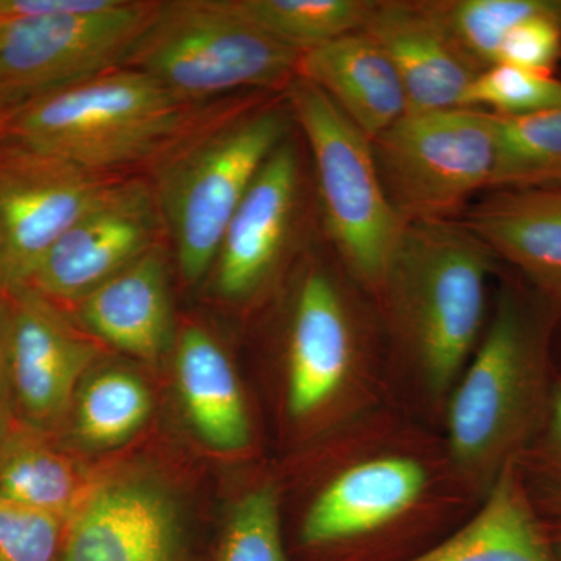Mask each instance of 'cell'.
Here are the masks:
<instances>
[{
    "mask_svg": "<svg viewBox=\"0 0 561 561\" xmlns=\"http://www.w3.org/2000/svg\"><path fill=\"white\" fill-rule=\"evenodd\" d=\"M151 394L130 371L110 368L92 376L76 405V434L92 448L106 449L130 440L149 420Z\"/></svg>",
    "mask_w": 561,
    "mask_h": 561,
    "instance_id": "cell-25",
    "label": "cell"
},
{
    "mask_svg": "<svg viewBox=\"0 0 561 561\" xmlns=\"http://www.w3.org/2000/svg\"><path fill=\"white\" fill-rule=\"evenodd\" d=\"M157 3L92 0L87 9L0 24V98L22 102L121 68Z\"/></svg>",
    "mask_w": 561,
    "mask_h": 561,
    "instance_id": "cell-8",
    "label": "cell"
},
{
    "mask_svg": "<svg viewBox=\"0 0 561 561\" xmlns=\"http://www.w3.org/2000/svg\"><path fill=\"white\" fill-rule=\"evenodd\" d=\"M443 24L479 68L496 65L504 36L538 16L561 20V0H443L434 2Z\"/></svg>",
    "mask_w": 561,
    "mask_h": 561,
    "instance_id": "cell-26",
    "label": "cell"
},
{
    "mask_svg": "<svg viewBox=\"0 0 561 561\" xmlns=\"http://www.w3.org/2000/svg\"><path fill=\"white\" fill-rule=\"evenodd\" d=\"M560 552H561V546H560Z\"/></svg>",
    "mask_w": 561,
    "mask_h": 561,
    "instance_id": "cell-35",
    "label": "cell"
},
{
    "mask_svg": "<svg viewBox=\"0 0 561 561\" xmlns=\"http://www.w3.org/2000/svg\"><path fill=\"white\" fill-rule=\"evenodd\" d=\"M65 519L0 501V561H55Z\"/></svg>",
    "mask_w": 561,
    "mask_h": 561,
    "instance_id": "cell-29",
    "label": "cell"
},
{
    "mask_svg": "<svg viewBox=\"0 0 561 561\" xmlns=\"http://www.w3.org/2000/svg\"><path fill=\"white\" fill-rule=\"evenodd\" d=\"M298 181L297 150L284 139L251 181L221 236L213 265L221 297H247L275 267L294 220Z\"/></svg>",
    "mask_w": 561,
    "mask_h": 561,
    "instance_id": "cell-14",
    "label": "cell"
},
{
    "mask_svg": "<svg viewBox=\"0 0 561 561\" xmlns=\"http://www.w3.org/2000/svg\"><path fill=\"white\" fill-rule=\"evenodd\" d=\"M460 221L491 253L561 294V187L491 191Z\"/></svg>",
    "mask_w": 561,
    "mask_h": 561,
    "instance_id": "cell-18",
    "label": "cell"
},
{
    "mask_svg": "<svg viewBox=\"0 0 561 561\" xmlns=\"http://www.w3.org/2000/svg\"><path fill=\"white\" fill-rule=\"evenodd\" d=\"M13 398L7 371L5 345H3V309L2 297H0V443L5 440L7 435L14 426Z\"/></svg>",
    "mask_w": 561,
    "mask_h": 561,
    "instance_id": "cell-32",
    "label": "cell"
},
{
    "mask_svg": "<svg viewBox=\"0 0 561 561\" xmlns=\"http://www.w3.org/2000/svg\"><path fill=\"white\" fill-rule=\"evenodd\" d=\"M300 57L239 16L227 0H175L154 5L121 68L198 103L250 88L289 87Z\"/></svg>",
    "mask_w": 561,
    "mask_h": 561,
    "instance_id": "cell-3",
    "label": "cell"
},
{
    "mask_svg": "<svg viewBox=\"0 0 561 561\" xmlns=\"http://www.w3.org/2000/svg\"><path fill=\"white\" fill-rule=\"evenodd\" d=\"M18 103L9 101V99L0 98V131L5 127L7 121L10 119L11 114H13L14 108H16Z\"/></svg>",
    "mask_w": 561,
    "mask_h": 561,
    "instance_id": "cell-33",
    "label": "cell"
},
{
    "mask_svg": "<svg viewBox=\"0 0 561 561\" xmlns=\"http://www.w3.org/2000/svg\"><path fill=\"white\" fill-rule=\"evenodd\" d=\"M110 183L0 133V291L27 287L47 251Z\"/></svg>",
    "mask_w": 561,
    "mask_h": 561,
    "instance_id": "cell-9",
    "label": "cell"
},
{
    "mask_svg": "<svg viewBox=\"0 0 561 561\" xmlns=\"http://www.w3.org/2000/svg\"><path fill=\"white\" fill-rule=\"evenodd\" d=\"M192 105L146 73L117 68L25 99L0 133L102 173L161 151Z\"/></svg>",
    "mask_w": 561,
    "mask_h": 561,
    "instance_id": "cell-1",
    "label": "cell"
},
{
    "mask_svg": "<svg viewBox=\"0 0 561 561\" xmlns=\"http://www.w3.org/2000/svg\"><path fill=\"white\" fill-rule=\"evenodd\" d=\"M0 297L14 413L24 426L49 431L65 419L98 351L31 287L0 291Z\"/></svg>",
    "mask_w": 561,
    "mask_h": 561,
    "instance_id": "cell-11",
    "label": "cell"
},
{
    "mask_svg": "<svg viewBox=\"0 0 561 561\" xmlns=\"http://www.w3.org/2000/svg\"><path fill=\"white\" fill-rule=\"evenodd\" d=\"M239 16L298 51L364 31L376 2L367 0H227Z\"/></svg>",
    "mask_w": 561,
    "mask_h": 561,
    "instance_id": "cell-23",
    "label": "cell"
},
{
    "mask_svg": "<svg viewBox=\"0 0 561 561\" xmlns=\"http://www.w3.org/2000/svg\"><path fill=\"white\" fill-rule=\"evenodd\" d=\"M561 106V80L508 65L483 69L463 99V108H489L501 117L529 116Z\"/></svg>",
    "mask_w": 561,
    "mask_h": 561,
    "instance_id": "cell-27",
    "label": "cell"
},
{
    "mask_svg": "<svg viewBox=\"0 0 561 561\" xmlns=\"http://www.w3.org/2000/svg\"><path fill=\"white\" fill-rule=\"evenodd\" d=\"M542 368L537 339L522 309L501 302L449 408V438L461 467H504L540 409Z\"/></svg>",
    "mask_w": 561,
    "mask_h": 561,
    "instance_id": "cell-7",
    "label": "cell"
},
{
    "mask_svg": "<svg viewBox=\"0 0 561 561\" xmlns=\"http://www.w3.org/2000/svg\"><path fill=\"white\" fill-rule=\"evenodd\" d=\"M179 504L144 478L102 483L66 524L55 561H184Z\"/></svg>",
    "mask_w": 561,
    "mask_h": 561,
    "instance_id": "cell-12",
    "label": "cell"
},
{
    "mask_svg": "<svg viewBox=\"0 0 561 561\" xmlns=\"http://www.w3.org/2000/svg\"><path fill=\"white\" fill-rule=\"evenodd\" d=\"M560 57V18L538 16L522 22L504 36L497 50L496 65L552 73Z\"/></svg>",
    "mask_w": 561,
    "mask_h": 561,
    "instance_id": "cell-30",
    "label": "cell"
},
{
    "mask_svg": "<svg viewBox=\"0 0 561 561\" xmlns=\"http://www.w3.org/2000/svg\"><path fill=\"white\" fill-rule=\"evenodd\" d=\"M284 139L283 114L260 111L198 136L164 162L157 202L187 283H197L213 267L228 221Z\"/></svg>",
    "mask_w": 561,
    "mask_h": 561,
    "instance_id": "cell-5",
    "label": "cell"
},
{
    "mask_svg": "<svg viewBox=\"0 0 561 561\" xmlns=\"http://www.w3.org/2000/svg\"><path fill=\"white\" fill-rule=\"evenodd\" d=\"M158 213L147 184L111 181L47 251L27 287L51 302L83 300L153 250Z\"/></svg>",
    "mask_w": 561,
    "mask_h": 561,
    "instance_id": "cell-10",
    "label": "cell"
},
{
    "mask_svg": "<svg viewBox=\"0 0 561 561\" xmlns=\"http://www.w3.org/2000/svg\"><path fill=\"white\" fill-rule=\"evenodd\" d=\"M549 485L561 501V386L551 402V426L548 440Z\"/></svg>",
    "mask_w": 561,
    "mask_h": 561,
    "instance_id": "cell-31",
    "label": "cell"
},
{
    "mask_svg": "<svg viewBox=\"0 0 561 561\" xmlns=\"http://www.w3.org/2000/svg\"><path fill=\"white\" fill-rule=\"evenodd\" d=\"M493 253L461 221H409L386 286L432 389L456 381L485 313Z\"/></svg>",
    "mask_w": 561,
    "mask_h": 561,
    "instance_id": "cell-2",
    "label": "cell"
},
{
    "mask_svg": "<svg viewBox=\"0 0 561 561\" xmlns=\"http://www.w3.org/2000/svg\"><path fill=\"white\" fill-rule=\"evenodd\" d=\"M426 485V470L408 457L354 465L313 501L302 523V540L330 545L379 529L411 508Z\"/></svg>",
    "mask_w": 561,
    "mask_h": 561,
    "instance_id": "cell-15",
    "label": "cell"
},
{
    "mask_svg": "<svg viewBox=\"0 0 561 561\" xmlns=\"http://www.w3.org/2000/svg\"><path fill=\"white\" fill-rule=\"evenodd\" d=\"M297 76L316 84L370 139L409 111L393 62L364 31L302 51Z\"/></svg>",
    "mask_w": 561,
    "mask_h": 561,
    "instance_id": "cell-16",
    "label": "cell"
},
{
    "mask_svg": "<svg viewBox=\"0 0 561 561\" xmlns=\"http://www.w3.org/2000/svg\"><path fill=\"white\" fill-rule=\"evenodd\" d=\"M548 187H561V106L529 116H496L489 192Z\"/></svg>",
    "mask_w": 561,
    "mask_h": 561,
    "instance_id": "cell-24",
    "label": "cell"
},
{
    "mask_svg": "<svg viewBox=\"0 0 561 561\" xmlns=\"http://www.w3.org/2000/svg\"><path fill=\"white\" fill-rule=\"evenodd\" d=\"M353 353V330L341 291L327 273H309L298 291L291 323V415H309L334 397L348 375Z\"/></svg>",
    "mask_w": 561,
    "mask_h": 561,
    "instance_id": "cell-17",
    "label": "cell"
},
{
    "mask_svg": "<svg viewBox=\"0 0 561 561\" xmlns=\"http://www.w3.org/2000/svg\"><path fill=\"white\" fill-rule=\"evenodd\" d=\"M405 561H553L512 461L491 486L481 512L442 545Z\"/></svg>",
    "mask_w": 561,
    "mask_h": 561,
    "instance_id": "cell-21",
    "label": "cell"
},
{
    "mask_svg": "<svg viewBox=\"0 0 561 561\" xmlns=\"http://www.w3.org/2000/svg\"><path fill=\"white\" fill-rule=\"evenodd\" d=\"M88 328L114 348L147 362L160 359L172 342L168 267L151 250L80 301Z\"/></svg>",
    "mask_w": 561,
    "mask_h": 561,
    "instance_id": "cell-19",
    "label": "cell"
},
{
    "mask_svg": "<svg viewBox=\"0 0 561 561\" xmlns=\"http://www.w3.org/2000/svg\"><path fill=\"white\" fill-rule=\"evenodd\" d=\"M287 95L312 151L335 249L357 278L368 286H386L405 221L383 190L371 139L311 81L295 77Z\"/></svg>",
    "mask_w": 561,
    "mask_h": 561,
    "instance_id": "cell-4",
    "label": "cell"
},
{
    "mask_svg": "<svg viewBox=\"0 0 561 561\" xmlns=\"http://www.w3.org/2000/svg\"><path fill=\"white\" fill-rule=\"evenodd\" d=\"M0 24H2V20H0Z\"/></svg>",
    "mask_w": 561,
    "mask_h": 561,
    "instance_id": "cell-34",
    "label": "cell"
},
{
    "mask_svg": "<svg viewBox=\"0 0 561 561\" xmlns=\"http://www.w3.org/2000/svg\"><path fill=\"white\" fill-rule=\"evenodd\" d=\"M393 62L408 113L463 108L482 69L443 24L434 2H376L364 27Z\"/></svg>",
    "mask_w": 561,
    "mask_h": 561,
    "instance_id": "cell-13",
    "label": "cell"
},
{
    "mask_svg": "<svg viewBox=\"0 0 561 561\" xmlns=\"http://www.w3.org/2000/svg\"><path fill=\"white\" fill-rule=\"evenodd\" d=\"M371 146L383 190L405 224L453 220L490 190L496 116L478 108L408 113Z\"/></svg>",
    "mask_w": 561,
    "mask_h": 561,
    "instance_id": "cell-6",
    "label": "cell"
},
{
    "mask_svg": "<svg viewBox=\"0 0 561 561\" xmlns=\"http://www.w3.org/2000/svg\"><path fill=\"white\" fill-rule=\"evenodd\" d=\"M219 561H287L280 541L278 494L273 486L250 491L236 505Z\"/></svg>",
    "mask_w": 561,
    "mask_h": 561,
    "instance_id": "cell-28",
    "label": "cell"
},
{
    "mask_svg": "<svg viewBox=\"0 0 561 561\" xmlns=\"http://www.w3.org/2000/svg\"><path fill=\"white\" fill-rule=\"evenodd\" d=\"M92 489L76 461L50 446L44 432L22 424L0 443V501L50 513L68 524Z\"/></svg>",
    "mask_w": 561,
    "mask_h": 561,
    "instance_id": "cell-22",
    "label": "cell"
},
{
    "mask_svg": "<svg viewBox=\"0 0 561 561\" xmlns=\"http://www.w3.org/2000/svg\"><path fill=\"white\" fill-rule=\"evenodd\" d=\"M176 381L187 419L209 448L236 453L250 442V419L238 376L219 343L198 327L181 332Z\"/></svg>",
    "mask_w": 561,
    "mask_h": 561,
    "instance_id": "cell-20",
    "label": "cell"
}]
</instances>
